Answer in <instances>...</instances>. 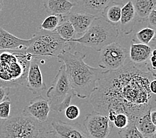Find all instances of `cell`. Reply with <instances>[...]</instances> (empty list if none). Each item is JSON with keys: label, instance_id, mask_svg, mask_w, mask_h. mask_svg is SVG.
<instances>
[{"label": "cell", "instance_id": "obj_18", "mask_svg": "<svg viewBox=\"0 0 156 138\" xmlns=\"http://www.w3.org/2000/svg\"><path fill=\"white\" fill-rule=\"evenodd\" d=\"M44 9L51 15L66 16L72 12L75 4L69 0H43Z\"/></svg>", "mask_w": 156, "mask_h": 138}, {"label": "cell", "instance_id": "obj_15", "mask_svg": "<svg viewBox=\"0 0 156 138\" xmlns=\"http://www.w3.org/2000/svg\"><path fill=\"white\" fill-rule=\"evenodd\" d=\"M64 17L65 20L69 21L72 24L76 35H83L96 17L86 13L71 12L64 16Z\"/></svg>", "mask_w": 156, "mask_h": 138}, {"label": "cell", "instance_id": "obj_6", "mask_svg": "<svg viewBox=\"0 0 156 138\" xmlns=\"http://www.w3.org/2000/svg\"><path fill=\"white\" fill-rule=\"evenodd\" d=\"M43 123L24 114L7 119L0 126V138H46Z\"/></svg>", "mask_w": 156, "mask_h": 138}, {"label": "cell", "instance_id": "obj_30", "mask_svg": "<svg viewBox=\"0 0 156 138\" xmlns=\"http://www.w3.org/2000/svg\"><path fill=\"white\" fill-rule=\"evenodd\" d=\"M10 93V88L0 87V102L3 101L7 97H9Z\"/></svg>", "mask_w": 156, "mask_h": 138}, {"label": "cell", "instance_id": "obj_4", "mask_svg": "<svg viewBox=\"0 0 156 138\" xmlns=\"http://www.w3.org/2000/svg\"><path fill=\"white\" fill-rule=\"evenodd\" d=\"M116 25L110 23L103 16L96 17L83 35L70 40L69 43L80 44L100 52L108 44L116 41L119 36Z\"/></svg>", "mask_w": 156, "mask_h": 138}, {"label": "cell", "instance_id": "obj_11", "mask_svg": "<svg viewBox=\"0 0 156 138\" xmlns=\"http://www.w3.org/2000/svg\"><path fill=\"white\" fill-rule=\"evenodd\" d=\"M50 111L49 100L40 95L30 100L29 105L23 109V114L43 123L48 119Z\"/></svg>", "mask_w": 156, "mask_h": 138}, {"label": "cell", "instance_id": "obj_17", "mask_svg": "<svg viewBox=\"0 0 156 138\" xmlns=\"http://www.w3.org/2000/svg\"><path fill=\"white\" fill-rule=\"evenodd\" d=\"M152 48L142 43H136L134 39L132 41L128 55L133 64H147L152 53Z\"/></svg>", "mask_w": 156, "mask_h": 138}, {"label": "cell", "instance_id": "obj_16", "mask_svg": "<svg viewBox=\"0 0 156 138\" xmlns=\"http://www.w3.org/2000/svg\"><path fill=\"white\" fill-rule=\"evenodd\" d=\"M137 17L131 0L123 5L121 9V17L120 20V29L126 35H129L134 29Z\"/></svg>", "mask_w": 156, "mask_h": 138}, {"label": "cell", "instance_id": "obj_31", "mask_svg": "<svg viewBox=\"0 0 156 138\" xmlns=\"http://www.w3.org/2000/svg\"><path fill=\"white\" fill-rule=\"evenodd\" d=\"M150 90L152 94H156V80L154 79L150 82Z\"/></svg>", "mask_w": 156, "mask_h": 138}, {"label": "cell", "instance_id": "obj_27", "mask_svg": "<svg viewBox=\"0 0 156 138\" xmlns=\"http://www.w3.org/2000/svg\"><path fill=\"white\" fill-rule=\"evenodd\" d=\"M129 121V118L127 115L124 113H120L115 115L112 124L116 128L121 129L125 128L128 125Z\"/></svg>", "mask_w": 156, "mask_h": 138}, {"label": "cell", "instance_id": "obj_3", "mask_svg": "<svg viewBox=\"0 0 156 138\" xmlns=\"http://www.w3.org/2000/svg\"><path fill=\"white\" fill-rule=\"evenodd\" d=\"M32 58L25 50L0 51V87L11 88L25 84Z\"/></svg>", "mask_w": 156, "mask_h": 138}, {"label": "cell", "instance_id": "obj_13", "mask_svg": "<svg viewBox=\"0 0 156 138\" xmlns=\"http://www.w3.org/2000/svg\"><path fill=\"white\" fill-rule=\"evenodd\" d=\"M76 12H83L95 17L102 16L104 11L115 0H74Z\"/></svg>", "mask_w": 156, "mask_h": 138}, {"label": "cell", "instance_id": "obj_9", "mask_svg": "<svg viewBox=\"0 0 156 138\" xmlns=\"http://www.w3.org/2000/svg\"><path fill=\"white\" fill-rule=\"evenodd\" d=\"M83 125L91 138H107L114 127L106 115L96 111L86 115Z\"/></svg>", "mask_w": 156, "mask_h": 138}, {"label": "cell", "instance_id": "obj_21", "mask_svg": "<svg viewBox=\"0 0 156 138\" xmlns=\"http://www.w3.org/2000/svg\"><path fill=\"white\" fill-rule=\"evenodd\" d=\"M122 6V3L114 2L105 9L102 16L105 17L110 23L117 26L120 23Z\"/></svg>", "mask_w": 156, "mask_h": 138}, {"label": "cell", "instance_id": "obj_26", "mask_svg": "<svg viewBox=\"0 0 156 138\" xmlns=\"http://www.w3.org/2000/svg\"><path fill=\"white\" fill-rule=\"evenodd\" d=\"M11 105L12 101L9 97H7L3 101L0 102V121L2 120H7L10 118Z\"/></svg>", "mask_w": 156, "mask_h": 138}, {"label": "cell", "instance_id": "obj_14", "mask_svg": "<svg viewBox=\"0 0 156 138\" xmlns=\"http://www.w3.org/2000/svg\"><path fill=\"white\" fill-rule=\"evenodd\" d=\"M32 42V38L23 39L0 27V51L25 50Z\"/></svg>", "mask_w": 156, "mask_h": 138}, {"label": "cell", "instance_id": "obj_24", "mask_svg": "<svg viewBox=\"0 0 156 138\" xmlns=\"http://www.w3.org/2000/svg\"><path fill=\"white\" fill-rule=\"evenodd\" d=\"M120 138H144L136 126V122L129 121L128 125L118 132Z\"/></svg>", "mask_w": 156, "mask_h": 138}, {"label": "cell", "instance_id": "obj_29", "mask_svg": "<svg viewBox=\"0 0 156 138\" xmlns=\"http://www.w3.org/2000/svg\"><path fill=\"white\" fill-rule=\"evenodd\" d=\"M146 21H147L148 27L154 29L156 27V7L151 11V12L149 14Z\"/></svg>", "mask_w": 156, "mask_h": 138}, {"label": "cell", "instance_id": "obj_34", "mask_svg": "<svg viewBox=\"0 0 156 138\" xmlns=\"http://www.w3.org/2000/svg\"><path fill=\"white\" fill-rule=\"evenodd\" d=\"M150 138H151V137H150Z\"/></svg>", "mask_w": 156, "mask_h": 138}, {"label": "cell", "instance_id": "obj_19", "mask_svg": "<svg viewBox=\"0 0 156 138\" xmlns=\"http://www.w3.org/2000/svg\"><path fill=\"white\" fill-rule=\"evenodd\" d=\"M150 112V111H148L137 119L136 126L144 138H155L156 126L151 120Z\"/></svg>", "mask_w": 156, "mask_h": 138}, {"label": "cell", "instance_id": "obj_33", "mask_svg": "<svg viewBox=\"0 0 156 138\" xmlns=\"http://www.w3.org/2000/svg\"><path fill=\"white\" fill-rule=\"evenodd\" d=\"M3 7V0H0V12L2 10Z\"/></svg>", "mask_w": 156, "mask_h": 138}, {"label": "cell", "instance_id": "obj_7", "mask_svg": "<svg viewBox=\"0 0 156 138\" xmlns=\"http://www.w3.org/2000/svg\"><path fill=\"white\" fill-rule=\"evenodd\" d=\"M51 110L62 113L72 102L75 96L70 86L65 65L62 64L58 69L51 87L47 92Z\"/></svg>", "mask_w": 156, "mask_h": 138}, {"label": "cell", "instance_id": "obj_2", "mask_svg": "<svg viewBox=\"0 0 156 138\" xmlns=\"http://www.w3.org/2000/svg\"><path fill=\"white\" fill-rule=\"evenodd\" d=\"M86 55L80 51H65L58 55V62L65 65L70 86L75 96L80 99L89 98L96 87L103 70L94 68L84 62Z\"/></svg>", "mask_w": 156, "mask_h": 138}, {"label": "cell", "instance_id": "obj_32", "mask_svg": "<svg viewBox=\"0 0 156 138\" xmlns=\"http://www.w3.org/2000/svg\"><path fill=\"white\" fill-rule=\"evenodd\" d=\"M150 118H151V122H153V124L154 125L156 126V110H155V108L150 110Z\"/></svg>", "mask_w": 156, "mask_h": 138}, {"label": "cell", "instance_id": "obj_23", "mask_svg": "<svg viewBox=\"0 0 156 138\" xmlns=\"http://www.w3.org/2000/svg\"><path fill=\"white\" fill-rule=\"evenodd\" d=\"M65 21L64 16L61 15H50L46 17L41 24L40 30L46 31H54L62 21Z\"/></svg>", "mask_w": 156, "mask_h": 138}, {"label": "cell", "instance_id": "obj_28", "mask_svg": "<svg viewBox=\"0 0 156 138\" xmlns=\"http://www.w3.org/2000/svg\"><path fill=\"white\" fill-rule=\"evenodd\" d=\"M80 111L79 108L75 105H69L65 110L66 118L70 120H75L79 117Z\"/></svg>", "mask_w": 156, "mask_h": 138}, {"label": "cell", "instance_id": "obj_12", "mask_svg": "<svg viewBox=\"0 0 156 138\" xmlns=\"http://www.w3.org/2000/svg\"><path fill=\"white\" fill-rule=\"evenodd\" d=\"M39 58H33L29 64V70L26 80V85L33 94L37 93L45 90L46 84L43 81V74L39 66Z\"/></svg>", "mask_w": 156, "mask_h": 138}, {"label": "cell", "instance_id": "obj_10", "mask_svg": "<svg viewBox=\"0 0 156 138\" xmlns=\"http://www.w3.org/2000/svg\"><path fill=\"white\" fill-rule=\"evenodd\" d=\"M50 131L57 138H91L79 123H67L55 120L51 123Z\"/></svg>", "mask_w": 156, "mask_h": 138}, {"label": "cell", "instance_id": "obj_25", "mask_svg": "<svg viewBox=\"0 0 156 138\" xmlns=\"http://www.w3.org/2000/svg\"><path fill=\"white\" fill-rule=\"evenodd\" d=\"M155 30L151 27H145L136 33V39L140 43L148 44L155 39Z\"/></svg>", "mask_w": 156, "mask_h": 138}, {"label": "cell", "instance_id": "obj_8", "mask_svg": "<svg viewBox=\"0 0 156 138\" xmlns=\"http://www.w3.org/2000/svg\"><path fill=\"white\" fill-rule=\"evenodd\" d=\"M98 66L102 70H116L126 65L128 51L120 43L114 42L100 51Z\"/></svg>", "mask_w": 156, "mask_h": 138}, {"label": "cell", "instance_id": "obj_5", "mask_svg": "<svg viewBox=\"0 0 156 138\" xmlns=\"http://www.w3.org/2000/svg\"><path fill=\"white\" fill-rule=\"evenodd\" d=\"M41 31L33 35L31 44L25 50L33 58L57 57L62 52L72 49L75 46V43L61 39L55 31Z\"/></svg>", "mask_w": 156, "mask_h": 138}, {"label": "cell", "instance_id": "obj_22", "mask_svg": "<svg viewBox=\"0 0 156 138\" xmlns=\"http://www.w3.org/2000/svg\"><path fill=\"white\" fill-rule=\"evenodd\" d=\"M56 32L61 39L69 42V41L76 38V32L73 26L67 20L62 21L58 27L55 29Z\"/></svg>", "mask_w": 156, "mask_h": 138}, {"label": "cell", "instance_id": "obj_20", "mask_svg": "<svg viewBox=\"0 0 156 138\" xmlns=\"http://www.w3.org/2000/svg\"><path fill=\"white\" fill-rule=\"evenodd\" d=\"M134 7L137 21H146L151 11L155 8L156 0H131Z\"/></svg>", "mask_w": 156, "mask_h": 138}, {"label": "cell", "instance_id": "obj_1", "mask_svg": "<svg viewBox=\"0 0 156 138\" xmlns=\"http://www.w3.org/2000/svg\"><path fill=\"white\" fill-rule=\"evenodd\" d=\"M154 79L155 74L138 69L131 62L116 70H103L89 101L95 111L106 115L112 123L120 113L136 122L155 108V94L150 90Z\"/></svg>", "mask_w": 156, "mask_h": 138}]
</instances>
